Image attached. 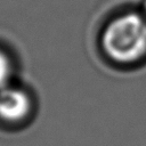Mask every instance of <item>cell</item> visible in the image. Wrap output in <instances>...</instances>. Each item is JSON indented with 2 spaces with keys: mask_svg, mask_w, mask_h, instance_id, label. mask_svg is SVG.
I'll return each instance as SVG.
<instances>
[{
  "mask_svg": "<svg viewBox=\"0 0 146 146\" xmlns=\"http://www.w3.org/2000/svg\"><path fill=\"white\" fill-rule=\"evenodd\" d=\"M11 74V64L8 56L0 50V89L7 87Z\"/></svg>",
  "mask_w": 146,
  "mask_h": 146,
  "instance_id": "3",
  "label": "cell"
},
{
  "mask_svg": "<svg viewBox=\"0 0 146 146\" xmlns=\"http://www.w3.org/2000/svg\"><path fill=\"white\" fill-rule=\"evenodd\" d=\"M139 8H140V10L143 11V14H144V16L146 18V0H141V2L139 5Z\"/></svg>",
  "mask_w": 146,
  "mask_h": 146,
  "instance_id": "4",
  "label": "cell"
},
{
  "mask_svg": "<svg viewBox=\"0 0 146 146\" xmlns=\"http://www.w3.org/2000/svg\"><path fill=\"white\" fill-rule=\"evenodd\" d=\"M100 44L105 56L114 64L135 68L146 64V18L137 8L123 10L105 25Z\"/></svg>",
  "mask_w": 146,
  "mask_h": 146,
  "instance_id": "1",
  "label": "cell"
},
{
  "mask_svg": "<svg viewBox=\"0 0 146 146\" xmlns=\"http://www.w3.org/2000/svg\"><path fill=\"white\" fill-rule=\"evenodd\" d=\"M30 110V98L21 89L5 87L0 89V119L16 122L24 119Z\"/></svg>",
  "mask_w": 146,
  "mask_h": 146,
  "instance_id": "2",
  "label": "cell"
}]
</instances>
